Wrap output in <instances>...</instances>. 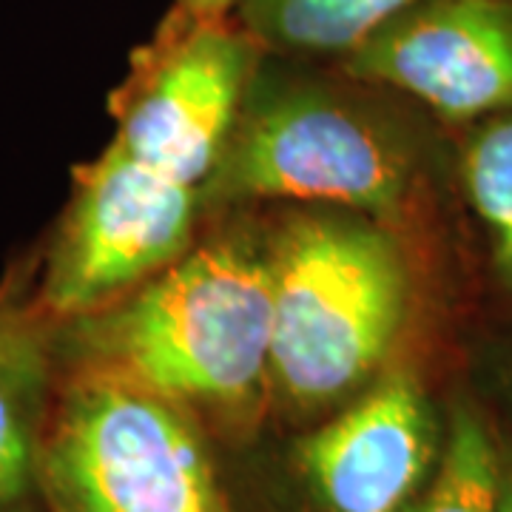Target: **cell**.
Here are the masks:
<instances>
[{"label": "cell", "mask_w": 512, "mask_h": 512, "mask_svg": "<svg viewBox=\"0 0 512 512\" xmlns=\"http://www.w3.org/2000/svg\"><path fill=\"white\" fill-rule=\"evenodd\" d=\"M72 365L143 384L228 433H251L271 402L268 237L231 231L106 308L63 322Z\"/></svg>", "instance_id": "obj_1"}, {"label": "cell", "mask_w": 512, "mask_h": 512, "mask_svg": "<svg viewBox=\"0 0 512 512\" xmlns=\"http://www.w3.org/2000/svg\"><path fill=\"white\" fill-rule=\"evenodd\" d=\"M271 399L296 416L348 404L393 353L413 302L402 245L345 208L293 214L268 234Z\"/></svg>", "instance_id": "obj_2"}, {"label": "cell", "mask_w": 512, "mask_h": 512, "mask_svg": "<svg viewBox=\"0 0 512 512\" xmlns=\"http://www.w3.org/2000/svg\"><path fill=\"white\" fill-rule=\"evenodd\" d=\"M308 77H268L265 63L211 177V202L293 200L370 220L407 214L421 180L416 140L384 109Z\"/></svg>", "instance_id": "obj_3"}, {"label": "cell", "mask_w": 512, "mask_h": 512, "mask_svg": "<svg viewBox=\"0 0 512 512\" xmlns=\"http://www.w3.org/2000/svg\"><path fill=\"white\" fill-rule=\"evenodd\" d=\"M37 476L46 512H234L200 419L100 367L57 379Z\"/></svg>", "instance_id": "obj_4"}, {"label": "cell", "mask_w": 512, "mask_h": 512, "mask_svg": "<svg viewBox=\"0 0 512 512\" xmlns=\"http://www.w3.org/2000/svg\"><path fill=\"white\" fill-rule=\"evenodd\" d=\"M265 55L234 12L211 15L174 3L151 40L131 52L126 80L111 94L114 143L202 188Z\"/></svg>", "instance_id": "obj_5"}, {"label": "cell", "mask_w": 512, "mask_h": 512, "mask_svg": "<svg viewBox=\"0 0 512 512\" xmlns=\"http://www.w3.org/2000/svg\"><path fill=\"white\" fill-rule=\"evenodd\" d=\"M74 197L40 282L57 322L106 308L191 248L197 188L111 146L80 165Z\"/></svg>", "instance_id": "obj_6"}, {"label": "cell", "mask_w": 512, "mask_h": 512, "mask_svg": "<svg viewBox=\"0 0 512 512\" xmlns=\"http://www.w3.org/2000/svg\"><path fill=\"white\" fill-rule=\"evenodd\" d=\"M339 63L362 86L478 123L512 109V0H421Z\"/></svg>", "instance_id": "obj_7"}, {"label": "cell", "mask_w": 512, "mask_h": 512, "mask_svg": "<svg viewBox=\"0 0 512 512\" xmlns=\"http://www.w3.org/2000/svg\"><path fill=\"white\" fill-rule=\"evenodd\" d=\"M444 444L436 404L413 367L379 373L296 444V470L325 512H402Z\"/></svg>", "instance_id": "obj_8"}, {"label": "cell", "mask_w": 512, "mask_h": 512, "mask_svg": "<svg viewBox=\"0 0 512 512\" xmlns=\"http://www.w3.org/2000/svg\"><path fill=\"white\" fill-rule=\"evenodd\" d=\"M57 325L26 279L0 285V512H46L37 473L60 379Z\"/></svg>", "instance_id": "obj_9"}, {"label": "cell", "mask_w": 512, "mask_h": 512, "mask_svg": "<svg viewBox=\"0 0 512 512\" xmlns=\"http://www.w3.org/2000/svg\"><path fill=\"white\" fill-rule=\"evenodd\" d=\"M421 0H239L234 15L279 55H350L387 20Z\"/></svg>", "instance_id": "obj_10"}, {"label": "cell", "mask_w": 512, "mask_h": 512, "mask_svg": "<svg viewBox=\"0 0 512 512\" xmlns=\"http://www.w3.org/2000/svg\"><path fill=\"white\" fill-rule=\"evenodd\" d=\"M402 512H501V433L476 402L453 404L439 464Z\"/></svg>", "instance_id": "obj_11"}, {"label": "cell", "mask_w": 512, "mask_h": 512, "mask_svg": "<svg viewBox=\"0 0 512 512\" xmlns=\"http://www.w3.org/2000/svg\"><path fill=\"white\" fill-rule=\"evenodd\" d=\"M461 185L487 234L495 285L512 299V109L473 123L461 146Z\"/></svg>", "instance_id": "obj_12"}, {"label": "cell", "mask_w": 512, "mask_h": 512, "mask_svg": "<svg viewBox=\"0 0 512 512\" xmlns=\"http://www.w3.org/2000/svg\"><path fill=\"white\" fill-rule=\"evenodd\" d=\"M487 382L493 393L512 410V345L495 350L493 359L487 362Z\"/></svg>", "instance_id": "obj_13"}, {"label": "cell", "mask_w": 512, "mask_h": 512, "mask_svg": "<svg viewBox=\"0 0 512 512\" xmlns=\"http://www.w3.org/2000/svg\"><path fill=\"white\" fill-rule=\"evenodd\" d=\"M501 512H512V436H501Z\"/></svg>", "instance_id": "obj_14"}, {"label": "cell", "mask_w": 512, "mask_h": 512, "mask_svg": "<svg viewBox=\"0 0 512 512\" xmlns=\"http://www.w3.org/2000/svg\"><path fill=\"white\" fill-rule=\"evenodd\" d=\"M239 0H177V6L194 9V12H211V15H228L237 9Z\"/></svg>", "instance_id": "obj_15"}]
</instances>
